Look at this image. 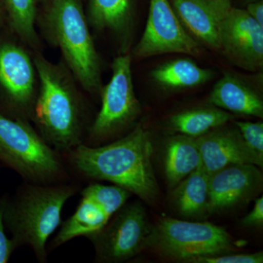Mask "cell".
Listing matches in <instances>:
<instances>
[{"label": "cell", "mask_w": 263, "mask_h": 263, "mask_svg": "<svg viewBox=\"0 0 263 263\" xmlns=\"http://www.w3.org/2000/svg\"><path fill=\"white\" fill-rule=\"evenodd\" d=\"M70 152L72 164L85 176L110 181L148 203L158 196L152 165L153 144L149 132L143 126L106 146L80 144Z\"/></svg>", "instance_id": "obj_1"}, {"label": "cell", "mask_w": 263, "mask_h": 263, "mask_svg": "<svg viewBox=\"0 0 263 263\" xmlns=\"http://www.w3.org/2000/svg\"><path fill=\"white\" fill-rule=\"evenodd\" d=\"M40 81L32 114L43 139L56 151L81 144V110L75 90L65 73L44 57L34 60Z\"/></svg>", "instance_id": "obj_2"}, {"label": "cell", "mask_w": 263, "mask_h": 263, "mask_svg": "<svg viewBox=\"0 0 263 263\" xmlns=\"http://www.w3.org/2000/svg\"><path fill=\"white\" fill-rule=\"evenodd\" d=\"M76 193L71 186L32 185L13 202L6 200L4 222L15 245H27L45 260L46 243L61 223L66 202Z\"/></svg>", "instance_id": "obj_3"}, {"label": "cell", "mask_w": 263, "mask_h": 263, "mask_svg": "<svg viewBox=\"0 0 263 263\" xmlns=\"http://www.w3.org/2000/svg\"><path fill=\"white\" fill-rule=\"evenodd\" d=\"M47 21L51 37L76 79L90 92L100 91V58L80 3L53 0Z\"/></svg>", "instance_id": "obj_4"}, {"label": "cell", "mask_w": 263, "mask_h": 263, "mask_svg": "<svg viewBox=\"0 0 263 263\" xmlns=\"http://www.w3.org/2000/svg\"><path fill=\"white\" fill-rule=\"evenodd\" d=\"M147 247L176 260L193 263L209 256L231 253L235 242L221 227L166 217L151 228Z\"/></svg>", "instance_id": "obj_5"}, {"label": "cell", "mask_w": 263, "mask_h": 263, "mask_svg": "<svg viewBox=\"0 0 263 263\" xmlns=\"http://www.w3.org/2000/svg\"><path fill=\"white\" fill-rule=\"evenodd\" d=\"M0 161L24 179L43 184L60 177L62 164L57 151L22 119L0 114Z\"/></svg>", "instance_id": "obj_6"}, {"label": "cell", "mask_w": 263, "mask_h": 263, "mask_svg": "<svg viewBox=\"0 0 263 263\" xmlns=\"http://www.w3.org/2000/svg\"><path fill=\"white\" fill-rule=\"evenodd\" d=\"M101 89V108L90 130L95 140L104 139L122 130L141 114V104L133 86L129 55L122 54L114 59L111 79Z\"/></svg>", "instance_id": "obj_7"}, {"label": "cell", "mask_w": 263, "mask_h": 263, "mask_svg": "<svg viewBox=\"0 0 263 263\" xmlns=\"http://www.w3.org/2000/svg\"><path fill=\"white\" fill-rule=\"evenodd\" d=\"M113 220L89 238L97 257L105 262H119L135 257L147 248L151 228L144 207L133 202L119 209Z\"/></svg>", "instance_id": "obj_8"}, {"label": "cell", "mask_w": 263, "mask_h": 263, "mask_svg": "<svg viewBox=\"0 0 263 263\" xmlns=\"http://www.w3.org/2000/svg\"><path fill=\"white\" fill-rule=\"evenodd\" d=\"M129 196L130 193L117 185H89L83 190L76 212L62 224L53 245L59 247L76 237H89L98 233Z\"/></svg>", "instance_id": "obj_9"}, {"label": "cell", "mask_w": 263, "mask_h": 263, "mask_svg": "<svg viewBox=\"0 0 263 263\" xmlns=\"http://www.w3.org/2000/svg\"><path fill=\"white\" fill-rule=\"evenodd\" d=\"M168 53L197 56L200 46L180 22L170 0H150L146 28L133 54L144 59Z\"/></svg>", "instance_id": "obj_10"}, {"label": "cell", "mask_w": 263, "mask_h": 263, "mask_svg": "<svg viewBox=\"0 0 263 263\" xmlns=\"http://www.w3.org/2000/svg\"><path fill=\"white\" fill-rule=\"evenodd\" d=\"M232 63L254 72L263 66V26L231 7L221 26L220 49Z\"/></svg>", "instance_id": "obj_11"}, {"label": "cell", "mask_w": 263, "mask_h": 263, "mask_svg": "<svg viewBox=\"0 0 263 263\" xmlns=\"http://www.w3.org/2000/svg\"><path fill=\"white\" fill-rule=\"evenodd\" d=\"M34 61L14 43H0V91L8 103L22 114H32L35 102Z\"/></svg>", "instance_id": "obj_12"}, {"label": "cell", "mask_w": 263, "mask_h": 263, "mask_svg": "<svg viewBox=\"0 0 263 263\" xmlns=\"http://www.w3.org/2000/svg\"><path fill=\"white\" fill-rule=\"evenodd\" d=\"M258 166L231 164L209 176L208 214H216L236 206L255 195L262 183Z\"/></svg>", "instance_id": "obj_13"}, {"label": "cell", "mask_w": 263, "mask_h": 263, "mask_svg": "<svg viewBox=\"0 0 263 263\" xmlns=\"http://www.w3.org/2000/svg\"><path fill=\"white\" fill-rule=\"evenodd\" d=\"M189 34L213 50L220 49L221 26L230 0H170Z\"/></svg>", "instance_id": "obj_14"}, {"label": "cell", "mask_w": 263, "mask_h": 263, "mask_svg": "<svg viewBox=\"0 0 263 263\" xmlns=\"http://www.w3.org/2000/svg\"><path fill=\"white\" fill-rule=\"evenodd\" d=\"M196 141L202 168L209 175L231 164L262 166L263 158L247 146L238 129L216 128L196 138Z\"/></svg>", "instance_id": "obj_15"}, {"label": "cell", "mask_w": 263, "mask_h": 263, "mask_svg": "<svg viewBox=\"0 0 263 263\" xmlns=\"http://www.w3.org/2000/svg\"><path fill=\"white\" fill-rule=\"evenodd\" d=\"M209 101L214 106L233 113L263 117V102L258 93L228 72L214 85Z\"/></svg>", "instance_id": "obj_16"}, {"label": "cell", "mask_w": 263, "mask_h": 263, "mask_svg": "<svg viewBox=\"0 0 263 263\" xmlns=\"http://www.w3.org/2000/svg\"><path fill=\"white\" fill-rule=\"evenodd\" d=\"M201 163L196 138L183 134L169 138L165 146L164 171L170 186H177Z\"/></svg>", "instance_id": "obj_17"}, {"label": "cell", "mask_w": 263, "mask_h": 263, "mask_svg": "<svg viewBox=\"0 0 263 263\" xmlns=\"http://www.w3.org/2000/svg\"><path fill=\"white\" fill-rule=\"evenodd\" d=\"M209 176L200 165L176 186L173 197L181 215L196 218L208 214Z\"/></svg>", "instance_id": "obj_18"}, {"label": "cell", "mask_w": 263, "mask_h": 263, "mask_svg": "<svg viewBox=\"0 0 263 263\" xmlns=\"http://www.w3.org/2000/svg\"><path fill=\"white\" fill-rule=\"evenodd\" d=\"M232 115L217 107H201L183 110L169 119L171 129L179 134L198 138L216 128L223 127Z\"/></svg>", "instance_id": "obj_19"}, {"label": "cell", "mask_w": 263, "mask_h": 263, "mask_svg": "<svg viewBox=\"0 0 263 263\" xmlns=\"http://www.w3.org/2000/svg\"><path fill=\"white\" fill-rule=\"evenodd\" d=\"M152 77L166 89H186L210 81L213 72L188 59H178L156 68L152 71Z\"/></svg>", "instance_id": "obj_20"}, {"label": "cell", "mask_w": 263, "mask_h": 263, "mask_svg": "<svg viewBox=\"0 0 263 263\" xmlns=\"http://www.w3.org/2000/svg\"><path fill=\"white\" fill-rule=\"evenodd\" d=\"M89 19L95 28L117 34L128 32L132 25V0H89Z\"/></svg>", "instance_id": "obj_21"}, {"label": "cell", "mask_w": 263, "mask_h": 263, "mask_svg": "<svg viewBox=\"0 0 263 263\" xmlns=\"http://www.w3.org/2000/svg\"><path fill=\"white\" fill-rule=\"evenodd\" d=\"M15 32L29 43L37 39L34 21L36 9L34 0H3Z\"/></svg>", "instance_id": "obj_22"}, {"label": "cell", "mask_w": 263, "mask_h": 263, "mask_svg": "<svg viewBox=\"0 0 263 263\" xmlns=\"http://www.w3.org/2000/svg\"><path fill=\"white\" fill-rule=\"evenodd\" d=\"M236 125L247 146L263 158L262 122H237Z\"/></svg>", "instance_id": "obj_23"}, {"label": "cell", "mask_w": 263, "mask_h": 263, "mask_svg": "<svg viewBox=\"0 0 263 263\" xmlns=\"http://www.w3.org/2000/svg\"><path fill=\"white\" fill-rule=\"evenodd\" d=\"M194 263H262V252L252 254H224L221 255L200 257Z\"/></svg>", "instance_id": "obj_24"}, {"label": "cell", "mask_w": 263, "mask_h": 263, "mask_svg": "<svg viewBox=\"0 0 263 263\" xmlns=\"http://www.w3.org/2000/svg\"><path fill=\"white\" fill-rule=\"evenodd\" d=\"M6 200H0V263L9 260L13 251L17 248L13 240L8 238L5 231L4 212Z\"/></svg>", "instance_id": "obj_25"}, {"label": "cell", "mask_w": 263, "mask_h": 263, "mask_svg": "<svg viewBox=\"0 0 263 263\" xmlns=\"http://www.w3.org/2000/svg\"><path fill=\"white\" fill-rule=\"evenodd\" d=\"M241 224L247 228H260L263 224V197L255 200L252 210L242 219Z\"/></svg>", "instance_id": "obj_26"}, {"label": "cell", "mask_w": 263, "mask_h": 263, "mask_svg": "<svg viewBox=\"0 0 263 263\" xmlns=\"http://www.w3.org/2000/svg\"><path fill=\"white\" fill-rule=\"evenodd\" d=\"M246 11L254 18L257 23L263 26V3L262 0L252 1L247 5Z\"/></svg>", "instance_id": "obj_27"}, {"label": "cell", "mask_w": 263, "mask_h": 263, "mask_svg": "<svg viewBox=\"0 0 263 263\" xmlns=\"http://www.w3.org/2000/svg\"><path fill=\"white\" fill-rule=\"evenodd\" d=\"M252 1H255V0H252Z\"/></svg>", "instance_id": "obj_28"}]
</instances>
